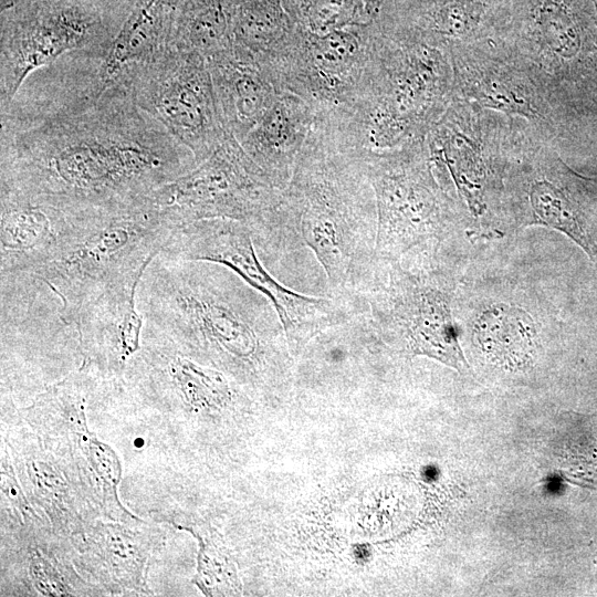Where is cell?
I'll list each match as a JSON object with an SVG mask.
<instances>
[{
    "mask_svg": "<svg viewBox=\"0 0 597 597\" xmlns=\"http://www.w3.org/2000/svg\"><path fill=\"white\" fill-rule=\"evenodd\" d=\"M32 535L24 543L23 564L27 580L36 595L50 597L97 595L101 589L84 580L74 562L54 552L52 546Z\"/></svg>",
    "mask_w": 597,
    "mask_h": 597,
    "instance_id": "cell-20",
    "label": "cell"
},
{
    "mask_svg": "<svg viewBox=\"0 0 597 597\" xmlns=\"http://www.w3.org/2000/svg\"><path fill=\"white\" fill-rule=\"evenodd\" d=\"M139 283L102 294L83 307L73 324L82 354L80 368L90 375L121 377L140 350L145 318L137 307Z\"/></svg>",
    "mask_w": 597,
    "mask_h": 597,
    "instance_id": "cell-14",
    "label": "cell"
},
{
    "mask_svg": "<svg viewBox=\"0 0 597 597\" xmlns=\"http://www.w3.org/2000/svg\"><path fill=\"white\" fill-rule=\"evenodd\" d=\"M315 116L304 100L283 91L239 142L276 188L289 184Z\"/></svg>",
    "mask_w": 597,
    "mask_h": 597,
    "instance_id": "cell-18",
    "label": "cell"
},
{
    "mask_svg": "<svg viewBox=\"0 0 597 597\" xmlns=\"http://www.w3.org/2000/svg\"><path fill=\"white\" fill-rule=\"evenodd\" d=\"M19 421L6 436L4 446L30 504L55 533L70 540L83 534L97 517L59 460L20 415Z\"/></svg>",
    "mask_w": 597,
    "mask_h": 597,
    "instance_id": "cell-12",
    "label": "cell"
},
{
    "mask_svg": "<svg viewBox=\"0 0 597 597\" xmlns=\"http://www.w3.org/2000/svg\"><path fill=\"white\" fill-rule=\"evenodd\" d=\"M376 237V199L362 149L317 116L274 209L272 252L306 247L325 273L328 296L365 295L385 274Z\"/></svg>",
    "mask_w": 597,
    "mask_h": 597,
    "instance_id": "cell-2",
    "label": "cell"
},
{
    "mask_svg": "<svg viewBox=\"0 0 597 597\" xmlns=\"http://www.w3.org/2000/svg\"><path fill=\"white\" fill-rule=\"evenodd\" d=\"M475 345L486 359L504 369H520L533 358L535 324L524 310L504 303L484 308L473 323Z\"/></svg>",
    "mask_w": 597,
    "mask_h": 597,
    "instance_id": "cell-19",
    "label": "cell"
},
{
    "mask_svg": "<svg viewBox=\"0 0 597 597\" xmlns=\"http://www.w3.org/2000/svg\"><path fill=\"white\" fill-rule=\"evenodd\" d=\"M129 88L137 105L185 145L197 164L227 134L207 59L197 52L171 46Z\"/></svg>",
    "mask_w": 597,
    "mask_h": 597,
    "instance_id": "cell-10",
    "label": "cell"
},
{
    "mask_svg": "<svg viewBox=\"0 0 597 597\" xmlns=\"http://www.w3.org/2000/svg\"><path fill=\"white\" fill-rule=\"evenodd\" d=\"M179 0H136L98 66L100 88L129 87L133 78L172 46Z\"/></svg>",
    "mask_w": 597,
    "mask_h": 597,
    "instance_id": "cell-16",
    "label": "cell"
},
{
    "mask_svg": "<svg viewBox=\"0 0 597 597\" xmlns=\"http://www.w3.org/2000/svg\"><path fill=\"white\" fill-rule=\"evenodd\" d=\"M137 306L145 323L188 356L254 375L287 343L272 303L231 269L157 255L145 271Z\"/></svg>",
    "mask_w": 597,
    "mask_h": 597,
    "instance_id": "cell-3",
    "label": "cell"
},
{
    "mask_svg": "<svg viewBox=\"0 0 597 597\" xmlns=\"http://www.w3.org/2000/svg\"><path fill=\"white\" fill-rule=\"evenodd\" d=\"M374 36L368 23L323 35L296 28L270 64L281 86L304 100L316 116L345 114L363 83Z\"/></svg>",
    "mask_w": 597,
    "mask_h": 597,
    "instance_id": "cell-11",
    "label": "cell"
},
{
    "mask_svg": "<svg viewBox=\"0 0 597 597\" xmlns=\"http://www.w3.org/2000/svg\"><path fill=\"white\" fill-rule=\"evenodd\" d=\"M178 528L188 531L199 541L198 567L192 582L206 595H221L237 589V575L229 557L210 540L203 537L192 527Z\"/></svg>",
    "mask_w": 597,
    "mask_h": 597,
    "instance_id": "cell-22",
    "label": "cell"
},
{
    "mask_svg": "<svg viewBox=\"0 0 597 597\" xmlns=\"http://www.w3.org/2000/svg\"><path fill=\"white\" fill-rule=\"evenodd\" d=\"M1 187L62 211L133 201L196 166L132 90H57L1 115Z\"/></svg>",
    "mask_w": 597,
    "mask_h": 597,
    "instance_id": "cell-1",
    "label": "cell"
},
{
    "mask_svg": "<svg viewBox=\"0 0 597 597\" xmlns=\"http://www.w3.org/2000/svg\"><path fill=\"white\" fill-rule=\"evenodd\" d=\"M485 6L480 0H441L428 13V29L433 32L461 35L474 30Z\"/></svg>",
    "mask_w": 597,
    "mask_h": 597,
    "instance_id": "cell-24",
    "label": "cell"
},
{
    "mask_svg": "<svg viewBox=\"0 0 597 597\" xmlns=\"http://www.w3.org/2000/svg\"><path fill=\"white\" fill-rule=\"evenodd\" d=\"M207 62L223 126L240 142L285 90L270 61L234 41Z\"/></svg>",
    "mask_w": 597,
    "mask_h": 597,
    "instance_id": "cell-15",
    "label": "cell"
},
{
    "mask_svg": "<svg viewBox=\"0 0 597 597\" xmlns=\"http://www.w3.org/2000/svg\"><path fill=\"white\" fill-rule=\"evenodd\" d=\"M530 199L536 222L565 232L587 253L597 255V249L582 227L574 207L558 188L547 181H538L532 186Z\"/></svg>",
    "mask_w": 597,
    "mask_h": 597,
    "instance_id": "cell-21",
    "label": "cell"
},
{
    "mask_svg": "<svg viewBox=\"0 0 597 597\" xmlns=\"http://www.w3.org/2000/svg\"><path fill=\"white\" fill-rule=\"evenodd\" d=\"M163 538L142 522L96 519L71 538L77 569L111 595H153L147 585L149 561Z\"/></svg>",
    "mask_w": 597,
    "mask_h": 597,
    "instance_id": "cell-13",
    "label": "cell"
},
{
    "mask_svg": "<svg viewBox=\"0 0 597 597\" xmlns=\"http://www.w3.org/2000/svg\"><path fill=\"white\" fill-rule=\"evenodd\" d=\"M159 255L207 261L231 269L274 306L295 350L329 326L367 310L365 297L310 296L282 284L260 260L251 228L232 219H203L179 227Z\"/></svg>",
    "mask_w": 597,
    "mask_h": 597,
    "instance_id": "cell-5",
    "label": "cell"
},
{
    "mask_svg": "<svg viewBox=\"0 0 597 597\" xmlns=\"http://www.w3.org/2000/svg\"><path fill=\"white\" fill-rule=\"evenodd\" d=\"M362 156L376 199L380 265L418 254L440 239L442 203L419 151L362 150Z\"/></svg>",
    "mask_w": 597,
    "mask_h": 597,
    "instance_id": "cell-9",
    "label": "cell"
},
{
    "mask_svg": "<svg viewBox=\"0 0 597 597\" xmlns=\"http://www.w3.org/2000/svg\"><path fill=\"white\" fill-rule=\"evenodd\" d=\"M81 368L51 386L19 415L59 460L97 519L142 523L118 498L122 464L114 449L88 430L86 380Z\"/></svg>",
    "mask_w": 597,
    "mask_h": 597,
    "instance_id": "cell-6",
    "label": "cell"
},
{
    "mask_svg": "<svg viewBox=\"0 0 597 597\" xmlns=\"http://www.w3.org/2000/svg\"><path fill=\"white\" fill-rule=\"evenodd\" d=\"M535 23L544 43L559 55H570L578 46L574 20L561 0H542L536 9Z\"/></svg>",
    "mask_w": 597,
    "mask_h": 597,
    "instance_id": "cell-23",
    "label": "cell"
},
{
    "mask_svg": "<svg viewBox=\"0 0 597 597\" xmlns=\"http://www.w3.org/2000/svg\"><path fill=\"white\" fill-rule=\"evenodd\" d=\"M0 198L1 277L32 274L53 250L64 212L6 187Z\"/></svg>",
    "mask_w": 597,
    "mask_h": 597,
    "instance_id": "cell-17",
    "label": "cell"
},
{
    "mask_svg": "<svg viewBox=\"0 0 597 597\" xmlns=\"http://www.w3.org/2000/svg\"><path fill=\"white\" fill-rule=\"evenodd\" d=\"M63 212L57 241L32 275L60 297L67 325L107 291L139 283L179 228L148 196Z\"/></svg>",
    "mask_w": 597,
    "mask_h": 597,
    "instance_id": "cell-4",
    "label": "cell"
},
{
    "mask_svg": "<svg viewBox=\"0 0 597 597\" xmlns=\"http://www.w3.org/2000/svg\"><path fill=\"white\" fill-rule=\"evenodd\" d=\"M281 190L227 132L206 159L148 198L178 227L203 219H232L256 233L268 222Z\"/></svg>",
    "mask_w": 597,
    "mask_h": 597,
    "instance_id": "cell-7",
    "label": "cell"
},
{
    "mask_svg": "<svg viewBox=\"0 0 597 597\" xmlns=\"http://www.w3.org/2000/svg\"><path fill=\"white\" fill-rule=\"evenodd\" d=\"M119 28L82 0L36 1L3 20L0 108H7L25 80L64 55L85 51L104 55Z\"/></svg>",
    "mask_w": 597,
    "mask_h": 597,
    "instance_id": "cell-8",
    "label": "cell"
}]
</instances>
